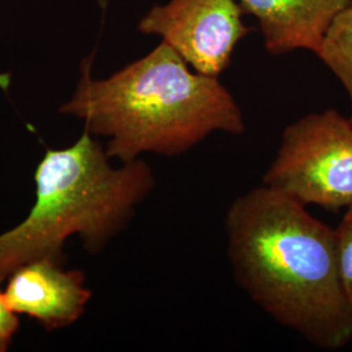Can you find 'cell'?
Here are the masks:
<instances>
[{"mask_svg": "<svg viewBox=\"0 0 352 352\" xmlns=\"http://www.w3.org/2000/svg\"><path fill=\"white\" fill-rule=\"evenodd\" d=\"M90 69L84 62L60 113L84 120L90 135L106 138L111 160L126 164L144 153L174 157L214 132H245L243 111L219 78L189 69L164 41L107 78H93Z\"/></svg>", "mask_w": 352, "mask_h": 352, "instance_id": "obj_2", "label": "cell"}, {"mask_svg": "<svg viewBox=\"0 0 352 352\" xmlns=\"http://www.w3.org/2000/svg\"><path fill=\"white\" fill-rule=\"evenodd\" d=\"M258 20L272 55L309 50L318 55L333 19L350 0H238Z\"/></svg>", "mask_w": 352, "mask_h": 352, "instance_id": "obj_7", "label": "cell"}, {"mask_svg": "<svg viewBox=\"0 0 352 352\" xmlns=\"http://www.w3.org/2000/svg\"><path fill=\"white\" fill-rule=\"evenodd\" d=\"M243 14L238 0H170L153 7L139 30L161 36L193 71L219 77L238 43L254 30Z\"/></svg>", "mask_w": 352, "mask_h": 352, "instance_id": "obj_5", "label": "cell"}, {"mask_svg": "<svg viewBox=\"0 0 352 352\" xmlns=\"http://www.w3.org/2000/svg\"><path fill=\"white\" fill-rule=\"evenodd\" d=\"M340 270L343 289L352 307V208L347 209L337 227Z\"/></svg>", "mask_w": 352, "mask_h": 352, "instance_id": "obj_9", "label": "cell"}, {"mask_svg": "<svg viewBox=\"0 0 352 352\" xmlns=\"http://www.w3.org/2000/svg\"><path fill=\"white\" fill-rule=\"evenodd\" d=\"M4 278L0 277V352L10 350L12 344L13 337L19 330V317L7 305L4 299V291H1V282Z\"/></svg>", "mask_w": 352, "mask_h": 352, "instance_id": "obj_10", "label": "cell"}, {"mask_svg": "<svg viewBox=\"0 0 352 352\" xmlns=\"http://www.w3.org/2000/svg\"><path fill=\"white\" fill-rule=\"evenodd\" d=\"M263 184L304 206L352 208V123L338 110L312 113L286 126Z\"/></svg>", "mask_w": 352, "mask_h": 352, "instance_id": "obj_4", "label": "cell"}, {"mask_svg": "<svg viewBox=\"0 0 352 352\" xmlns=\"http://www.w3.org/2000/svg\"><path fill=\"white\" fill-rule=\"evenodd\" d=\"M110 160L87 129L74 145L46 151L34 173L33 208L0 234V277L39 258L62 261L64 243L75 235L89 253H100L126 228L155 176L141 160L120 167Z\"/></svg>", "mask_w": 352, "mask_h": 352, "instance_id": "obj_3", "label": "cell"}, {"mask_svg": "<svg viewBox=\"0 0 352 352\" xmlns=\"http://www.w3.org/2000/svg\"><path fill=\"white\" fill-rule=\"evenodd\" d=\"M90 298L84 273L65 270L62 261L52 258L21 265L4 289V299L14 314L37 320L46 330L75 324Z\"/></svg>", "mask_w": 352, "mask_h": 352, "instance_id": "obj_6", "label": "cell"}, {"mask_svg": "<svg viewBox=\"0 0 352 352\" xmlns=\"http://www.w3.org/2000/svg\"><path fill=\"white\" fill-rule=\"evenodd\" d=\"M346 89L351 102L352 123V0L333 19L317 55Z\"/></svg>", "mask_w": 352, "mask_h": 352, "instance_id": "obj_8", "label": "cell"}, {"mask_svg": "<svg viewBox=\"0 0 352 352\" xmlns=\"http://www.w3.org/2000/svg\"><path fill=\"white\" fill-rule=\"evenodd\" d=\"M225 230L234 277L264 312L321 350L351 342L337 228L263 184L231 202Z\"/></svg>", "mask_w": 352, "mask_h": 352, "instance_id": "obj_1", "label": "cell"}]
</instances>
